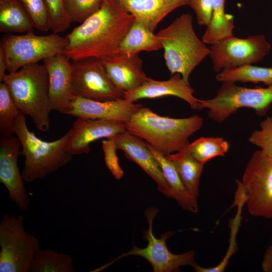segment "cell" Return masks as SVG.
Wrapping results in <instances>:
<instances>
[{
    "label": "cell",
    "instance_id": "1",
    "mask_svg": "<svg viewBox=\"0 0 272 272\" xmlns=\"http://www.w3.org/2000/svg\"><path fill=\"white\" fill-rule=\"evenodd\" d=\"M134 20L114 0H103L97 12L65 36L68 43L63 53L72 61L118 55L120 43Z\"/></svg>",
    "mask_w": 272,
    "mask_h": 272
},
{
    "label": "cell",
    "instance_id": "2",
    "mask_svg": "<svg viewBox=\"0 0 272 272\" xmlns=\"http://www.w3.org/2000/svg\"><path fill=\"white\" fill-rule=\"evenodd\" d=\"M125 124L127 131L167 156L190 144L189 138L200 128L203 119L197 115L183 118L162 116L142 106Z\"/></svg>",
    "mask_w": 272,
    "mask_h": 272
},
{
    "label": "cell",
    "instance_id": "3",
    "mask_svg": "<svg viewBox=\"0 0 272 272\" xmlns=\"http://www.w3.org/2000/svg\"><path fill=\"white\" fill-rule=\"evenodd\" d=\"M2 82L7 86L20 111L31 117L37 129L47 131L52 109L45 65L38 63L26 65L7 74Z\"/></svg>",
    "mask_w": 272,
    "mask_h": 272
},
{
    "label": "cell",
    "instance_id": "4",
    "mask_svg": "<svg viewBox=\"0 0 272 272\" xmlns=\"http://www.w3.org/2000/svg\"><path fill=\"white\" fill-rule=\"evenodd\" d=\"M156 35L162 44L169 72L172 75L180 74L189 84L190 74L210 53V48L194 32L191 15L182 14Z\"/></svg>",
    "mask_w": 272,
    "mask_h": 272
},
{
    "label": "cell",
    "instance_id": "5",
    "mask_svg": "<svg viewBox=\"0 0 272 272\" xmlns=\"http://www.w3.org/2000/svg\"><path fill=\"white\" fill-rule=\"evenodd\" d=\"M14 133L21 143L20 155L25 158L21 174L27 182L45 178L72 159L73 155L66 149L67 133L55 141H43L29 130L22 112L15 121Z\"/></svg>",
    "mask_w": 272,
    "mask_h": 272
},
{
    "label": "cell",
    "instance_id": "6",
    "mask_svg": "<svg viewBox=\"0 0 272 272\" xmlns=\"http://www.w3.org/2000/svg\"><path fill=\"white\" fill-rule=\"evenodd\" d=\"M211 99H198L197 109H208V116L218 123L242 108L253 109L258 116L264 115L272 104V86L266 88H248L225 82Z\"/></svg>",
    "mask_w": 272,
    "mask_h": 272
},
{
    "label": "cell",
    "instance_id": "7",
    "mask_svg": "<svg viewBox=\"0 0 272 272\" xmlns=\"http://www.w3.org/2000/svg\"><path fill=\"white\" fill-rule=\"evenodd\" d=\"M0 247L1 272H30L41 244L25 230L22 215L4 214L0 222Z\"/></svg>",
    "mask_w": 272,
    "mask_h": 272
},
{
    "label": "cell",
    "instance_id": "8",
    "mask_svg": "<svg viewBox=\"0 0 272 272\" xmlns=\"http://www.w3.org/2000/svg\"><path fill=\"white\" fill-rule=\"evenodd\" d=\"M67 43L66 38L58 33L37 35L32 30L22 35H4L0 46L4 51L9 73L26 65L63 53Z\"/></svg>",
    "mask_w": 272,
    "mask_h": 272
},
{
    "label": "cell",
    "instance_id": "9",
    "mask_svg": "<svg viewBox=\"0 0 272 272\" xmlns=\"http://www.w3.org/2000/svg\"><path fill=\"white\" fill-rule=\"evenodd\" d=\"M241 182L249 213L255 217L272 219V158L261 150L254 152Z\"/></svg>",
    "mask_w": 272,
    "mask_h": 272
},
{
    "label": "cell",
    "instance_id": "10",
    "mask_svg": "<svg viewBox=\"0 0 272 272\" xmlns=\"http://www.w3.org/2000/svg\"><path fill=\"white\" fill-rule=\"evenodd\" d=\"M159 210L155 208H148L145 211L149 227L143 231V238L148 241V245L144 248L134 246L127 253H123L112 262L120 258L129 255L141 256L148 261L154 272H172L179 270L182 266H192L194 261V252L190 250L182 254H175L170 251L166 244V240L175 232L168 231L163 233L160 238H157L153 233V221Z\"/></svg>",
    "mask_w": 272,
    "mask_h": 272
},
{
    "label": "cell",
    "instance_id": "11",
    "mask_svg": "<svg viewBox=\"0 0 272 272\" xmlns=\"http://www.w3.org/2000/svg\"><path fill=\"white\" fill-rule=\"evenodd\" d=\"M270 50V45L263 35H252L246 38L232 35L211 45L209 55L214 71L219 72L226 69L258 62Z\"/></svg>",
    "mask_w": 272,
    "mask_h": 272
},
{
    "label": "cell",
    "instance_id": "12",
    "mask_svg": "<svg viewBox=\"0 0 272 272\" xmlns=\"http://www.w3.org/2000/svg\"><path fill=\"white\" fill-rule=\"evenodd\" d=\"M71 66L75 97L97 101L124 98V92L112 83L101 59L86 58L72 61Z\"/></svg>",
    "mask_w": 272,
    "mask_h": 272
},
{
    "label": "cell",
    "instance_id": "13",
    "mask_svg": "<svg viewBox=\"0 0 272 272\" xmlns=\"http://www.w3.org/2000/svg\"><path fill=\"white\" fill-rule=\"evenodd\" d=\"M21 143L17 136H1L0 182L7 189L9 198L22 211L28 209L30 199L18 167Z\"/></svg>",
    "mask_w": 272,
    "mask_h": 272
},
{
    "label": "cell",
    "instance_id": "14",
    "mask_svg": "<svg viewBox=\"0 0 272 272\" xmlns=\"http://www.w3.org/2000/svg\"><path fill=\"white\" fill-rule=\"evenodd\" d=\"M125 131L124 122L78 117L67 132L66 149L73 156L88 154L91 143L102 138H113Z\"/></svg>",
    "mask_w": 272,
    "mask_h": 272
},
{
    "label": "cell",
    "instance_id": "15",
    "mask_svg": "<svg viewBox=\"0 0 272 272\" xmlns=\"http://www.w3.org/2000/svg\"><path fill=\"white\" fill-rule=\"evenodd\" d=\"M48 77V93L52 110L66 114L75 97L71 60L64 54L44 59Z\"/></svg>",
    "mask_w": 272,
    "mask_h": 272
},
{
    "label": "cell",
    "instance_id": "16",
    "mask_svg": "<svg viewBox=\"0 0 272 272\" xmlns=\"http://www.w3.org/2000/svg\"><path fill=\"white\" fill-rule=\"evenodd\" d=\"M142 107L126 99L97 101L75 97L65 114L78 117L126 122Z\"/></svg>",
    "mask_w": 272,
    "mask_h": 272
},
{
    "label": "cell",
    "instance_id": "17",
    "mask_svg": "<svg viewBox=\"0 0 272 272\" xmlns=\"http://www.w3.org/2000/svg\"><path fill=\"white\" fill-rule=\"evenodd\" d=\"M117 149L123 151L125 156L137 164L157 183L159 190L168 198L171 197L169 185L157 161L143 140L127 131L111 138Z\"/></svg>",
    "mask_w": 272,
    "mask_h": 272
},
{
    "label": "cell",
    "instance_id": "18",
    "mask_svg": "<svg viewBox=\"0 0 272 272\" xmlns=\"http://www.w3.org/2000/svg\"><path fill=\"white\" fill-rule=\"evenodd\" d=\"M194 92L190 84L186 83L181 75L177 73L166 81H157L148 78L140 87L124 92L123 98L134 102L141 99L173 96L185 101L192 109H197L198 99L194 97Z\"/></svg>",
    "mask_w": 272,
    "mask_h": 272
},
{
    "label": "cell",
    "instance_id": "19",
    "mask_svg": "<svg viewBox=\"0 0 272 272\" xmlns=\"http://www.w3.org/2000/svg\"><path fill=\"white\" fill-rule=\"evenodd\" d=\"M101 60L112 83L124 92L137 89L148 79L143 71V61L138 54L130 57L118 54Z\"/></svg>",
    "mask_w": 272,
    "mask_h": 272
},
{
    "label": "cell",
    "instance_id": "20",
    "mask_svg": "<svg viewBox=\"0 0 272 272\" xmlns=\"http://www.w3.org/2000/svg\"><path fill=\"white\" fill-rule=\"evenodd\" d=\"M125 12L144 22L154 32L158 24L187 0H114Z\"/></svg>",
    "mask_w": 272,
    "mask_h": 272
},
{
    "label": "cell",
    "instance_id": "21",
    "mask_svg": "<svg viewBox=\"0 0 272 272\" xmlns=\"http://www.w3.org/2000/svg\"><path fill=\"white\" fill-rule=\"evenodd\" d=\"M162 49V45L154 32L142 21L135 19L121 40L118 54L132 56L141 51H154Z\"/></svg>",
    "mask_w": 272,
    "mask_h": 272
},
{
    "label": "cell",
    "instance_id": "22",
    "mask_svg": "<svg viewBox=\"0 0 272 272\" xmlns=\"http://www.w3.org/2000/svg\"><path fill=\"white\" fill-rule=\"evenodd\" d=\"M148 148L160 167L173 198L183 210L193 213L198 211L197 198L192 195L182 182L176 169L166 156L147 143Z\"/></svg>",
    "mask_w": 272,
    "mask_h": 272
},
{
    "label": "cell",
    "instance_id": "23",
    "mask_svg": "<svg viewBox=\"0 0 272 272\" xmlns=\"http://www.w3.org/2000/svg\"><path fill=\"white\" fill-rule=\"evenodd\" d=\"M188 145L182 150L166 157L174 166L188 191L197 198L198 183L205 164L193 157Z\"/></svg>",
    "mask_w": 272,
    "mask_h": 272
},
{
    "label": "cell",
    "instance_id": "24",
    "mask_svg": "<svg viewBox=\"0 0 272 272\" xmlns=\"http://www.w3.org/2000/svg\"><path fill=\"white\" fill-rule=\"evenodd\" d=\"M33 22L19 0H0V31L5 33L32 31Z\"/></svg>",
    "mask_w": 272,
    "mask_h": 272
},
{
    "label": "cell",
    "instance_id": "25",
    "mask_svg": "<svg viewBox=\"0 0 272 272\" xmlns=\"http://www.w3.org/2000/svg\"><path fill=\"white\" fill-rule=\"evenodd\" d=\"M226 0H213L210 22L202 36V41L212 45L233 35L234 21L232 16L225 13Z\"/></svg>",
    "mask_w": 272,
    "mask_h": 272
},
{
    "label": "cell",
    "instance_id": "26",
    "mask_svg": "<svg viewBox=\"0 0 272 272\" xmlns=\"http://www.w3.org/2000/svg\"><path fill=\"white\" fill-rule=\"evenodd\" d=\"M237 188L236 192L234 205L238 207L235 217L230 220V236L228 250L222 260L216 266L213 267H203L196 263L192 266L197 272H223L228 265L231 256L237 251V245L236 236L240 226L242 219V208L246 201L245 190L240 181L236 180Z\"/></svg>",
    "mask_w": 272,
    "mask_h": 272
},
{
    "label": "cell",
    "instance_id": "27",
    "mask_svg": "<svg viewBox=\"0 0 272 272\" xmlns=\"http://www.w3.org/2000/svg\"><path fill=\"white\" fill-rule=\"evenodd\" d=\"M218 81L262 83L272 86V67H260L252 64L226 69L216 76Z\"/></svg>",
    "mask_w": 272,
    "mask_h": 272
},
{
    "label": "cell",
    "instance_id": "28",
    "mask_svg": "<svg viewBox=\"0 0 272 272\" xmlns=\"http://www.w3.org/2000/svg\"><path fill=\"white\" fill-rule=\"evenodd\" d=\"M72 256L52 249H40L31 263L30 272H74Z\"/></svg>",
    "mask_w": 272,
    "mask_h": 272
},
{
    "label": "cell",
    "instance_id": "29",
    "mask_svg": "<svg viewBox=\"0 0 272 272\" xmlns=\"http://www.w3.org/2000/svg\"><path fill=\"white\" fill-rule=\"evenodd\" d=\"M193 157L205 164L211 159L224 156L229 149V144L222 137H201L188 145Z\"/></svg>",
    "mask_w": 272,
    "mask_h": 272
},
{
    "label": "cell",
    "instance_id": "30",
    "mask_svg": "<svg viewBox=\"0 0 272 272\" xmlns=\"http://www.w3.org/2000/svg\"><path fill=\"white\" fill-rule=\"evenodd\" d=\"M21 113L4 82L0 83V133L10 137L14 133L16 119Z\"/></svg>",
    "mask_w": 272,
    "mask_h": 272
},
{
    "label": "cell",
    "instance_id": "31",
    "mask_svg": "<svg viewBox=\"0 0 272 272\" xmlns=\"http://www.w3.org/2000/svg\"><path fill=\"white\" fill-rule=\"evenodd\" d=\"M103 0H65L67 14L72 23H82L97 12Z\"/></svg>",
    "mask_w": 272,
    "mask_h": 272
},
{
    "label": "cell",
    "instance_id": "32",
    "mask_svg": "<svg viewBox=\"0 0 272 272\" xmlns=\"http://www.w3.org/2000/svg\"><path fill=\"white\" fill-rule=\"evenodd\" d=\"M28 13L34 27L40 32L50 30L49 12L46 0H19Z\"/></svg>",
    "mask_w": 272,
    "mask_h": 272
},
{
    "label": "cell",
    "instance_id": "33",
    "mask_svg": "<svg viewBox=\"0 0 272 272\" xmlns=\"http://www.w3.org/2000/svg\"><path fill=\"white\" fill-rule=\"evenodd\" d=\"M50 16V30L59 33L67 29L72 23L67 14L65 0H46Z\"/></svg>",
    "mask_w": 272,
    "mask_h": 272
},
{
    "label": "cell",
    "instance_id": "34",
    "mask_svg": "<svg viewBox=\"0 0 272 272\" xmlns=\"http://www.w3.org/2000/svg\"><path fill=\"white\" fill-rule=\"evenodd\" d=\"M260 129L254 130L248 141L260 148L265 155L272 158V116L267 117L260 123Z\"/></svg>",
    "mask_w": 272,
    "mask_h": 272
},
{
    "label": "cell",
    "instance_id": "35",
    "mask_svg": "<svg viewBox=\"0 0 272 272\" xmlns=\"http://www.w3.org/2000/svg\"><path fill=\"white\" fill-rule=\"evenodd\" d=\"M101 142L106 167L115 178L120 179L124 173L118 162L116 153L117 148L115 141L113 139H106Z\"/></svg>",
    "mask_w": 272,
    "mask_h": 272
},
{
    "label": "cell",
    "instance_id": "36",
    "mask_svg": "<svg viewBox=\"0 0 272 272\" xmlns=\"http://www.w3.org/2000/svg\"><path fill=\"white\" fill-rule=\"evenodd\" d=\"M187 3L195 12L197 23L208 26L212 15L213 0H187Z\"/></svg>",
    "mask_w": 272,
    "mask_h": 272
},
{
    "label": "cell",
    "instance_id": "37",
    "mask_svg": "<svg viewBox=\"0 0 272 272\" xmlns=\"http://www.w3.org/2000/svg\"><path fill=\"white\" fill-rule=\"evenodd\" d=\"M261 268L264 272H272V244L265 251L261 262Z\"/></svg>",
    "mask_w": 272,
    "mask_h": 272
},
{
    "label": "cell",
    "instance_id": "38",
    "mask_svg": "<svg viewBox=\"0 0 272 272\" xmlns=\"http://www.w3.org/2000/svg\"><path fill=\"white\" fill-rule=\"evenodd\" d=\"M6 61L5 54L2 48L0 46V81L2 82L6 76Z\"/></svg>",
    "mask_w": 272,
    "mask_h": 272
}]
</instances>
